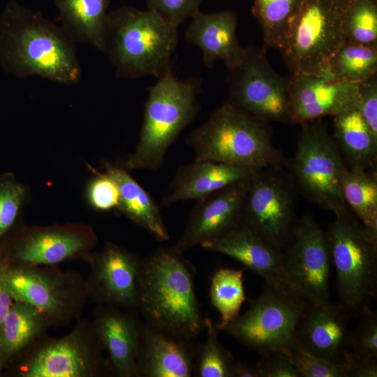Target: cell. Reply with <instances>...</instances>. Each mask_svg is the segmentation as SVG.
<instances>
[{
  "mask_svg": "<svg viewBox=\"0 0 377 377\" xmlns=\"http://www.w3.org/2000/svg\"><path fill=\"white\" fill-rule=\"evenodd\" d=\"M112 0H54L61 26L75 43L105 53L108 8Z\"/></svg>",
  "mask_w": 377,
  "mask_h": 377,
  "instance_id": "obj_27",
  "label": "cell"
},
{
  "mask_svg": "<svg viewBox=\"0 0 377 377\" xmlns=\"http://www.w3.org/2000/svg\"><path fill=\"white\" fill-rule=\"evenodd\" d=\"M177 29L147 8L125 6L109 12L105 53L116 76L158 78L172 69Z\"/></svg>",
  "mask_w": 377,
  "mask_h": 377,
  "instance_id": "obj_3",
  "label": "cell"
},
{
  "mask_svg": "<svg viewBox=\"0 0 377 377\" xmlns=\"http://www.w3.org/2000/svg\"><path fill=\"white\" fill-rule=\"evenodd\" d=\"M98 238L89 225L68 222L50 226L22 223L0 245V262L17 266L57 265L89 261Z\"/></svg>",
  "mask_w": 377,
  "mask_h": 377,
  "instance_id": "obj_12",
  "label": "cell"
},
{
  "mask_svg": "<svg viewBox=\"0 0 377 377\" xmlns=\"http://www.w3.org/2000/svg\"><path fill=\"white\" fill-rule=\"evenodd\" d=\"M344 364L347 377H376L377 359H368L352 354L346 356Z\"/></svg>",
  "mask_w": 377,
  "mask_h": 377,
  "instance_id": "obj_42",
  "label": "cell"
},
{
  "mask_svg": "<svg viewBox=\"0 0 377 377\" xmlns=\"http://www.w3.org/2000/svg\"><path fill=\"white\" fill-rule=\"evenodd\" d=\"M121 309L101 304L94 311L91 323L108 353L112 374L138 377L136 361L142 324L134 310Z\"/></svg>",
  "mask_w": 377,
  "mask_h": 377,
  "instance_id": "obj_20",
  "label": "cell"
},
{
  "mask_svg": "<svg viewBox=\"0 0 377 377\" xmlns=\"http://www.w3.org/2000/svg\"><path fill=\"white\" fill-rule=\"evenodd\" d=\"M354 106L377 138V77L376 75L359 84Z\"/></svg>",
  "mask_w": 377,
  "mask_h": 377,
  "instance_id": "obj_40",
  "label": "cell"
},
{
  "mask_svg": "<svg viewBox=\"0 0 377 377\" xmlns=\"http://www.w3.org/2000/svg\"><path fill=\"white\" fill-rule=\"evenodd\" d=\"M50 325L35 306L15 301L0 329V374L47 336Z\"/></svg>",
  "mask_w": 377,
  "mask_h": 377,
  "instance_id": "obj_26",
  "label": "cell"
},
{
  "mask_svg": "<svg viewBox=\"0 0 377 377\" xmlns=\"http://www.w3.org/2000/svg\"><path fill=\"white\" fill-rule=\"evenodd\" d=\"M243 274L244 269L220 268L212 276L211 302L220 313L216 330H224L239 316L246 300Z\"/></svg>",
  "mask_w": 377,
  "mask_h": 377,
  "instance_id": "obj_31",
  "label": "cell"
},
{
  "mask_svg": "<svg viewBox=\"0 0 377 377\" xmlns=\"http://www.w3.org/2000/svg\"><path fill=\"white\" fill-rule=\"evenodd\" d=\"M237 13L232 10L209 13L199 10L191 17L185 39L202 50L205 66L211 68L221 60L228 70L242 61L245 52L237 38Z\"/></svg>",
  "mask_w": 377,
  "mask_h": 377,
  "instance_id": "obj_22",
  "label": "cell"
},
{
  "mask_svg": "<svg viewBox=\"0 0 377 377\" xmlns=\"http://www.w3.org/2000/svg\"><path fill=\"white\" fill-rule=\"evenodd\" d=\"M288 353L302 377H347L344 364L316 357L300 346Z\"/></svg>",
  "mask_w": 377,
  "mask_h": 377,
  "instance_id": "obj_38",
  "label": "cell"
},
{
  "mask_svg": "<svg viewBox=\"0 0 377 377\" xmlns=\"http://www.w3.org/2000/svg\"><path fill=\"white\" fill-rule=\"evenodd\" d=\"M288 81L290 123L301 125L350 107L360 83L336 79L328 66L316 73H292Z\"/></svg>",
  "mask_w": 377,
  "mask_h": 377,
  "instance_id": "obj_17",
  "label": "cell"
},
{
  "mask_svg": "<svg viewBox=\"0 0 377 377\" xmlns=\"http://www.w3.org/2000/svg\"><path fill=\"white\" fill-rule=\"evenodd\" d=\"M305 0H254L253 15L263 32L265 50L276 49L286 27Z\"/></svg>",
  "mask_w": 377,
  "mask_h": 377,
  "instance_id": "obj_32",
  "label": "cell"
},
{
  "mask_svg": "<svg viewBox=\"0 0 377 377\" xmlns=\"http://www.w3.org/2000/svg\"><path fill=\"white\" fill-rule=\"evenodd\" d=\"M334 140L349 169L376 168L377 138L353 104L333 116Z\"/></svg>",
  "mask_w": 377,
  "mask_h": 377,
  "instance_id": "obj_28",
  "label": "cell"
},
{
  "mask_svg": "<svg viewBox=\"0 0 377 377\" xmlns=\"http://www.w3.org/2000/svg\"><path fill=\"white\" fill-rule=\"evenodd\" d=\"M344 200L368 233L377 239V175L376 168L349 169L342 181Z\"/></svg>",
  "mask_w": 377,
  "mask_h": 377,
  "instance_id": "obj_29",
  "label": "cell"
},
{
  "mask_svg": "<svg viewBox=\"0 0 377 377\" xmlns=\"http://www.w3.org/2000/svg\"><path fill=\"white\" fill-rule=\"evenodd\" d=\"M200 246L205 250L236 260L263 277L265 283L285 286L282 278V251L271 246L241 223Z\"/></svg>",
  "mask_w": 377,
  "mask_h": 377,
  "instance_id": "obj_24",
  "label": "cell"
},
{
  "mask_svg": "<svg viewBox=\"0 0 377 377\" xmlns=\"http://www.w3.org/2000/svg\"><path fill=\"white\" fill-rule=\"evenodd\" d=\"M0 64L19 78L39 76L66 85L82 77L75 42L41 12L8 0L0 13Z\"/></svg>",
  "mask_w": 377,
  "mask_h": 377,
  "instance_id": "obj_1",
  "label": "cell"
},
{
  "mask_svg": "<svg viewBox=\"0 0 377 377\" xmlns=\"http://www.w3.org/2000/svg\"><path fill=\"white\" fill-rule=\"evenodd\" d=\"M232 377H260L257 364L235 361Z\"/></svg>",
  "mask_w": 377,
  "mask_h": 377,
  "instance_id": "obj_43",
  "label": "cell"
},
{
  "mask_svg": "<svg viewBox=\"0 0 377 377\" xmlns=\"http://www.w3.org/2000/svg\"><path fill=\"white\" fill-rule=\"evenodd\" d=\"M284 167L256 169L243 203L240 223L282 251L295 225L296 187Z\"/></svg>",
  "mask_w": 377,
  "mask_h": 377,
  "instance_id": "obj_13",
  "label": "cell"
},
{
  "mask_svg": "<svg viewBox=\"0 0 377 377\" xmlns=\"http://www.w3.org/2000/svg\"><path fill=\"white\" fill-rule=\"evenodd\" d=\"M203 0H147V9L178 27L199 11Z\"/></svg>",
  "mask_w": 377,
  "mask_h": 377,
  "instance_id": "obj_39",
  "label": "cell"
},
{
  "mask_svg": "<svg viewBox=\"0 0 377 377\" xmlns=\"http://www.w3.org/2000/svg\"><path fill=\"white\" fill-rule=\"evenodd\" d=\"M327 66L333 77L340 81L362 82L376 75L377 47L346 41Z\"/></svg>",
  "mask_w": 377,
  "mask_h": 377,
  "instance_id": "obj_30",
  "label": "cell"
},
{
  "mask_svg": "<svg viewBox=\"0 0 377 377\" xmlns=\"http://www.w3.org/2000/svg\"><path fill=\"white\" fill-rule=\"evenodd\" d=\"M255 170L237 165L195 160L178 169L168 195L161 200V205L169 207L180 201L197 200L250 179Z\"/></svg>",
  "mask_w": 377,
  "mask_h": 377,
  "instance_id": "obj_23",
  "label": "cell"
},
{
  "mask_svg": "<svg viewBox=\"0 0 377 377\" xmlns=\"http://www.w3.org/2000/svg\"><path fill=\"white\" fill-rule=\"evenodd\" d=\"M282 253L285 286L309 304L330 302V245L326 232L312 216L296 221Z\"/></svg>",
  "mask_w": 377,
  "mask_h": 377,
  "instance_id": "obj_14",
  "label": "cell"
},
{
  "mask_svg": "<svg viewBox=\"0 0 377 377\" xmlns=\"http://www.w3.org/2000/svg\"><path fill=\"white\" fill-rule=\"evenodd\" d=\"M140 260L134 253L110 242L101 251H94L87 263L90 266L85 279L89 299L102 305L137 309Z\"/></svg>",
  "mask_w": 377,
  "mask_h": 377,
  "instance_id": "obj_16",
  "label": "cell"
},
{
  "mask_svg": "<svg viewBox=\"0 0 377 377\" xmlns=\"http://www.w3.org/2000/svg\"><path fill=\"white\" fill-rule=\"evenodd\" d=\"M102 168L117 184L119 191L118 212L147 230L156 240L168 241L169 233L158 205L132 177L123 162L103 161Z\"/></svg>",
  "mask_w": 377,
  "mask_h": 377,
  "instance_id": "obj_25",
  "label": "cell"
},
{
  "mask_svg": "<svg viewBox=\"0 0 377 377\" xmlns=\"http://www.w3.org/2000/svg\"><path fill=\"white\" fill-rule=\"evenodd\" d=\"M174 246L158 247L140 260L138 309L146 323L193 340L205 330L195 290V267Z\"/></svg>",
  "mask_w": 377,
  "mask_h": 377,
  "instance_id": "obj_2",
  "label": "cell"
},
{
  "mask_svg": "<svg viewBox=\"0 0 377 377\" xmlns=\"http://www.w3.org/2000/svg\"><path fill=\"white\" fill-rule=\"evenodd\" d=\"M339 0H305L290 20L277 50L292 73L325 69L346 42Z\"/></svg>",
  "mask_w": 377,
  "mask_h": 377,
  "instance_id": "obj_9",
  "label": "cell"
},
{
  "mask_svg": "<svg viewBox=\"0 0 377 377\" xmlns=\"http://www.w3.org/2000/svg\"><path fill=\"white\" fill-rule=\"evenodd\" d=\"M206 339L196 344L194 369L198 377H232L235 359L220 343L216 328L210 319L205 318Z\"/></svg>",
  "mask_w": 377,
  "mask_h": 377,
  "instance_id": "obj_33",
  "label": "cell"
},
{
  "mask_svg": "<svg viewBox=\"0 0 377 377\" xmlns=\"http://www.w3.org/2000/svg\"><path fill=\"white\" fill-rule=\"evenodd\" d=\"M195 160L246 166L253 169L286 167L274 147L267 123L246 113L229 100L186 138Z\"/></svg>",
  "mask_w": 377,
  "mask_h": 377,
  "instance_id": "obj_5",
  "label": "cell"
},
{
  "mask_svg": "<svg viewBox=\"0 0 377 377\" xmlns=\"http://www.w3.org/2000/svg\"><path fill=\"white\" fill-rule=\"evenodd\" d=\"M85 198L94 211L106 212L117 209L119 199L117 184L106 172L94 171L86 186Z\"/></svg>",
  "mask_w": 377,
  "mask_h": 377,
  "instance_id": "obj_36",
  "label": "cell"
},
{
  "mask_svg": "<svg viewBox=\"0 0 377 377\" xmlns=\"http://www.w3.org/2000/svg\"><path fill=\"white\" fill-rule=\"evenodd\" d=\"M0 376H1V374H0Z\"/></svg>",
  "mask_w": 377,
  "mask_h": 377,
  "instance_id": "obj_46",
  "label": "cell"
},
{
  "mask_svg": "<svg viewBox=\"0 0 377 377\" xmlns=\"http://www.w3.org/2000/svg\"><path fill=\"white\" fill-rule=\"evenodd\" d=\"M263 47H245L242 61L228 69V100L249 115L268 123H290L288 78L270 66Z\"/></svg>",
  "mask_w": 377,
  "mask_h": 377,
  "instance_id": "obj_15",
  "label": "cell"
},
{
  "mask_svg": "<svg viewBox=\"0 0 377 377\" xmlns=\"http://www.w3.org/2000/svg\"><path fill=\"white\" fill-rule=\"evenodd\" d=\"M309 304L286 287L265 283L248 310L224 330L261 356L290 352L299 347L297 328Z\"/></svg>",
  "mask_w": 377,
  "mask_h": 377,
  "instance_id": "obj_11",
  "label": "cell"
},
{
  "mask_svg": "<svg viewBox=\"0 0 377 377\" xmlns=\"http://www.w3.org/2000/svg\"><path fill=\"white\" fill-rule=\"evenodd\" d=\"M256 364L260 377H302L290 355L284 350L261 356Z\"/></svg>",
  "mask_w": 377,
  "mask_h": 377,
  "instance_id": "obj_41",
  "label": "cell"
},
{
  "mask_svg": "<svg viewBox=\"0 0 377 377\" xmlns=\"http://www.w3.org/2000/svg\"><path fill=\"white\" fill-rule=\"evenodd\" d=\"M14 302L8 290L0 281V329Z\"/></svg>",
  "mask_w": 377,
  "mask_h": 377,
  "instance_id": "obj_44",
  "label": "cell"
},
{
  "mask_svg": "<svg viewBox=\"0 0 377 377\" xmlns=\"http://www.w3.org/2000/svg\"><path fill=\"white\" fill-rule=\"evenodd\" d=\"M352 316L341 304H309L297 328L301 349L316 357L344 364L350 351Z\"/></svg>",
  "mask_w": 377,
  "mask_h": 377,
  "instance_id": "obj_19",
  "label": "cell"
},
{
  "mask_svg": "<svg viewBox=\"0 0 377 377\" xmlns=\"http://www.w3.org/2000/svg\"><path fill=\"white\" fill-rule=\"evenodd\" d=\"M103 351L91 321L80 318L69 333L59 338L47 335L3 371L14 377H98L112 374Z\"/></svg>",
  "mask_w": 377,
  "mask_h": 377,
  "instance_id": "obj_10",
  "label": "cell"
},
{
  "mask_svg": "<svg viewBox=\"0 0 377 377\" xmlns=\"http://www.w3.org/2000/svg\"><path fill=\"white\" fill-rule=\"evenodd\" d=\"M286 168L297 191L306 199L335 216L348 211L342 193L348 168L320 119L302 124L295 152Z\"/></svg>",
  "mask_w": 377,
  "mask_h": 377,
  "instance_id": "obj_6",
  "label": "cell"
},
{
  "mask_svg": "<svg viewBox=\"0 0 377 377\" xmlns=\"http://www.w3.org/2000/svg\"><path fill=\"white\" fill-rule=\"evenodd\" d=\"M0 281L14 301L37 308L50 327L66 326L81 318L89 299L86 281L56 265L17 266L0 262Z\"/></svg>",
  "mask_w": 377,
  "mask_h": 377,
  "instance_id": "obj_8",
  "label": "cell"
},
{
  "mask_svg": "<svg viewBox=\"0 0 377 377\" xmlns=\"http://www.w3.org/2000/svg\"><path fill=\"white\" fill-rule=\"evenodd\" d=\"M156 79L147 89L138 141L123 162L129 170L161 168L167 151L200 110L199 77L179 80L170 69Z\"/></svg>",
  "mask_w": 377,
  "mask_h": 377,
  "instance_id": "obj_4",
  "label": "cell"
},
{
  "mask_svg": "<svg viewBox=\"0 0 377 377\" xmlns=\"http://www.w3.org/2000/svg\"><path fill=\"white\" fill-rule=\"evenodd\" d=\"M337 272L339 302L359 316L377 296V239L349 211L335 216L326 232Z\"/></svg>",
  "mask_w": 377,
  "mask_h": 377,
  "instance_id": "obj_7",
  "label": "cell"
},
{
  "mask_svg": "<svg viewBox=\"0 0 377 377\" xmlns=\"http://www.w3.org/2000/svg\"><path fill=\"white\" fill-rule=\"evenodd\" d=\"M346 41L377 47V0H351L345 7Z\"/></svg>",
  "mask_w": 377,
  "mask_h": 377,
  "instance_id": "obj_35",
  "label": "cell"
},
{
  "mask_svg": "<svg viewBox=\"0 0 377 377\" xmlns=\"http://www.w3.org/2000/svg\"><path fill=\"white\" fill-rule=\"evenodd\" d=\"M359 316L360 322L351 333L350 352L358 357L377 359V313L367 306Z\"/></svg>",
  "mask_w": 377,
  "mask_h": 377,
  "instance_id": "obj_37",
  "label": "cell"
},
{
  "mask_svg": "<svg viewBox=\"0 0 377 377\" xmlns=\"http://www.w3.org/2000/svg\"><path fill=\"white\" fill-rule=\"evenodd\" d=\"M192 341L142 324L136 361L138 377L191 376L196 346Z\"/></svg>",
  "mask_w": 377,
  "mask_h": 377,
  "instance_id": "obj_21",
  "label": "cell"
},
{
  "mask_svg": "<svg viewBox=\"0 0 377 377\" xmlns=\"http://www.w3.org/2000/svg\"><path fill=\"white\" fill-rule=\"evenodd\" d=\"M249 180L197 200L185 229L174 247L183 253L219 237L239 225Z\"/></svg>",
  "mask_w": 377,
  "mask_h": 377,
  "instance_id": "obj_18",
  "label": "cell"
},
{
  "mask_svg": "<svg viewBox=\"0 0 377 377\" xmlns=\"http://www.w3.org/2000/svg\"><path fill=\"white\" fill-rule=\"evenodd\" d=\"M341 3H343L345 6L351 1V0H339Z\"/></svg>",
  "mask_w": 377,
  "mask_h": 377,
  "instance_id": "obj_45",
  "label": "cell"
},
{
  "mask_svg": "<svg viewBox=\"0 0 377 377\" xmlns=\"http://www.w3.org/2000/svg\"><path fill=\"white\" fill-rule=\"evenodd\" d=\"M29 189L10 172L0 176V245L22 222Z\"/></svg>",
  "mask_w": 377,
  "mask_h": 377,
  "instance_id": "obj_34",
  "label": "cell"
}]
</instances>
